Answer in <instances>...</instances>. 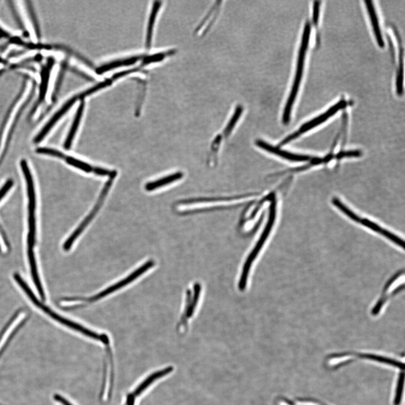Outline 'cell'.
<instances>
[{
  "mask_svg": "<svg viewBox=\"0 0 405 405\" xmlns=\"http://www.w3.org/2000/svg\"><path fill=\"white\" fill-rule=\"evenodd\" d=\"M404 274L403 269L402 270H398L397 272L389 278L388 281L385 282L383 286L381 295H380L379 299L377 301L376 304L375 305L372 310V314L373 316L377 315L380 311H381L382 307L385 303L388 301L389 299L392 297L396 296L399 294L400 292L404 290V284L398 286L396 289L394 290L391 294H388V291L389 287H391L393 283L397 280L398 278L401 275Z\"/></svg>",
  "mask_w": 405,
  "mask_h": 405,
  "instance_id": "cell-7",
  "label": "cell"
},
{
  "mask_svg": "<svg viewBox=\"0 0 405 405\" xmlns=\"http://www.w3.org/2000/svg\"><path fill=\"white\" fill-rule=\"evenodd\" d=\"M183 177V174L182 172H177L170 175L167 177L158 180L157 181L146 184L145 189L148 192L153 191V190L163 187L165 185L177 181V180L182 179Z\"/></svg>",
  "mask_w": 405,
  "mask_h": 405,
  "instance_id": "cell-14",
  "label": "cell"
},
{
  "mask_svg": "<svg viewBox=\"0 0 405 405\" xmlns=\"http://www.w3.org/2000/svg\"><path fill=\"white\" fill-rule=\"evenodd\" d=\"M155 265V262L153 260L148 261L144 264L139 267L138 269L134 271L132 274L128 277L125 278L123 280H121L118 282L115 283V284L111 285L105 290L101 291L99 294H97L90 298L87 299H79V298H71L72 299L77 301H81L86 304L94 303L97 301L103 299L105 297L113 294V292L119 291L126 285H128L130 283L133 282L134 280L138 279V277L142 275L144 273L147 272L151 268H152Z\"/></svg>",
  "mask_w": 405,
  "mask_h": 405,
  "instance_id": "cell-5",
  "label": "cell"
},
{
  "mask_svg": "<svg viewBox=\"0 0 405 405\" xmlns=\"http://www.w3.org/2000/svg\"><path fill=\"white\" fill-rule=\"evenodd\" d=\"M243 110V106L239 105L236 107L235 112L232 117V118L229 123L228 124L225 130H224V135H229L231 133L233 129L237 123V122L242 114Z\"/></svg>",
  "mask_w": 405,
  "mask_h": 405,
  "instance_id": "cell-17",
  "label": "cell"
},
{
  "mask_svg": "<svg viewBox=\"0 0 405 405\" xmlns=\"http://www.w3.org/2000/svg\"><path fill=\"white\" fill-rule=\"evenodd\" d=\"M84 110V102H82L81 104H80L79 106V109H78L74 121H73L72 126L69 132V134H68L67 138L65 141L64 146L65 149L67 150H69L71 147L73 139H74L76 132L78 130V128H79Z\"/></svg>",
  "mask_w": 405,
  "mask_h": 405,
  "instance_id": "cell-13",
  "label": "cell"
},
{
  "mask_svg": "<svg viewBox=\"0 0 405 405\" xmlns=\"http://www.w3.org/2000/svg\"><path fill=\"white\" fill-rule=\"evenodd\" d=\"M14 182L12 180H9L3 187L0 190V201L5 196L9 190L13 187Z\"/></svg>",
  "mask_w": 405,
  "mask_h": 405,
  "instance_id": "cell-21",
  "label": "cell"
},
{
  "mask_svg": "<svg viewBox=\"0 0 405 405\" xmlns=\"http://www.w3.org/2000/svg\"><path fill=\"white\" fill-rule=\"evenodd\" d=\"M320 7V2H315L314 3L313 11H312V20H313L314 25L316 28H318L319 22Z\"/></svg>",
  "mask_w": 405,
  "mask_h": 405,
  "instance_id": "cell-20",
  "label": "cell"
},
{
  "mask_svg": "<svg viewBox=\"0 0 405 405\" xmlns=\"http://www.w3.org/2000/svg\"><path fill=\"white\" fill-rule=\"evenodd\" d=\"M349 103L347 100L342 99H340L336 103L330 106L328 109H327L324 113L320 115L317 116L315 118L307 122L301 126L299 130L295 132L294 133L287 136L286 138L283 140L280 143V146L286 145L291 142V141L299 138L300 136L306 132L310 130L313 129L316 127L321 125L325 123V121L331 118V117L334 115L337 112L341 109H343L346 106H348Z\"/></svg>",
  "mask_w": 405,
  "mask_h": 405,
  "instance_id": "cell-4",
  "label": "cell"
},
{
  "mask_svg": "<svg viewBox=\"0 0 405 405\" xmlns=\"http://www.w3.org/2000/svg\"><path fill=\"white\" fill-rule=\"evenodd\" d=\"M117 174V173L115 172L109 177L108 181L106 183L104 188L102 189L98 201H97L94 208L92 209L89 215L86 217L84 220L80 224L79 226L76 229V230L72 234V235L68 238L67 240L65 242V245L63 246V249H64L65 251H68L70 250V249L76 241V239L80 237L82 233L84 231L85 228L88 226V224H89L92 221V219L95 217L97 212H98L99 209L101 208L102 203H103L104 199L107 196V194H108L109 191L112 184H113L114 182Z\"/></svg>",
  "mask_w": 405,
  "mask_h": 405,
  "instance_id": "cell-6",
  "label": "cell"
},
{
  "mask_svg": "<svg viewBox=\"0 0 405 405\" xmlns=\"http://www.w3.org/2000/svg\"><path fill=\"white\" fill-rule=\"evenodd\" d=\"M16 282L19 286L21 287L22 290L25 292V294L32 302V303L37 306L38 309L42 310L45 313L51 317L52 319L57 321L58 323L68 327V328L88 336V337L90 338L97 341H100L101 343L106 345V349H110V341L108 336L105 334H97L94 332V331L85 328L84 326L75 323L74 321L66 319L64 317L57 314L56 312L52 311V310L48 308L47 306L44 305L38 300L37 298L36 297L32 291L30 289V287H29L26 281H24L22 277L18 278Z\"/></svg>",
  "mask_w": 405,
  "mask_h": 405,
  "instance_id": "cell-2",
  "label": "cell"
},
{
  "mask_svg": "<svg viewBox=\"0 0 405 405\" xmlns=\"http://www.w3.org/2000/svg\"><path fill=\"white\" fill-rule=\"evenodd\" d=\"M54 398L56 401L60 402L62 405H73L71 403L68 401L65 398L63 397L60 394L55 395Z\"/></svg>",
  "mask_w": 405,
  "mask_h": 405,
  "instance_id": "cell-22",
  "label": "cell"
},
{
  "mask_svg": "<svg viewBox=\"0 0 405 405\" xmlns=\"http://www.w3.org/2000/svg\"><path fill=\"white\" fill-rule=\"evenodd\" d=\"M256 143L258 147L267 151V152L275 154L279 156V157L291 161H295V162H304V161L311 160L312 159V157L309 155L295 154L286 152V151L274 147V146L262 140H257Z\"/></svg>",
  "mask_w": 405,
  "mask_h": 405,
  "instance_id": "cell-9",
  "label": "cell"
},
{
  "mask_svg": "<svg viewBox=\"0 0 405 405\" xmlns=\"http://www.w3.org/2000/svg\"><path fill=\"white\" fill-rule=\"evenodd\" d=\"M219 7H220V5L218 4L216 5V6L215 5L212 7V9L210 10L206 16L205 17L203 20L197 28L196 32L197 33H199V35H202V34L207 32L210 27L212 25V24L216 20L219 11Z\"/></svg>",
  "mask_w": 405,
  "mask_h": 405,
  "instance_id": "cell-12",
  "label": "cell"
},
{
  "mask_svg": "<svg viewBox=\"0 0 405 405\" xmlns=\"http://www.w3.org/2000/svg\"><path fill=\"white\" fill-rule=\"evenodd\" d=\"M393 28L394 35L396 39L398 45V63L396 77V91L397 94L399 96H401L403 94L404 50L401 37L399 36L397 29L394 28V27H393Z\"/></svg>",
  "mask_w": 405,
  "mask_h": 405,
  "instance_id": "cell-8",
  "label": "cell"
},
{
  "mask_svg": "<svg viewBox=\"0 0 405 405\" xmlns=\"http://www.w3.org/2000/svg\"><path fill=\"white\" fill-rule=\"evenodd\" d=\"M36 152L38 154L53 156V157L63 159H65L67 157L66 155L60 152V151L47 148H37L36 150Z\"/></svg>",
  "mask_w": 405,
  "mask_h": 405,
  "instance_id": "cell-19",
  "label": "cell"
},
{
  "mask_svg": "<svg viewBox=\"0 0 405 405\" xmlns=\"http://www.w3.org/2000/svg\"><path fill=\"white\" fill-rule=\"evenodd\" d=\"M404 376V374L403 373L399 374V375L396 387V393H395V396L394 398V405H399L400 402H401L402 393L404 384L403 383Z\"/></svg>",
  "mask_w": 405,
  "mask_h": 405,
  "instance_id": "cell-18",
  "label": "cell"
},
{
  "mask_svg": "<svg viewBox=\"0 0 405 405\" xmlns=\"http://www.w3.org/2000/svg\"><path fill=\"white\" fill-rule=\"evenodd\" d=\"M65 160L68 164L72 166L84 170L87 173L93 172L96 173L97 167H93L91 165L82 162L79 159H77L72 157H66Z\"/></svg>",
  "mask_w": 405,
  "mask_h": 405,
  "instance_id": "cell-15",
  "label": "cell"
},
{
  "mask_svg": "<svg viewBox=\"0 0 405 405\" xmlns=\"http://www.w3.org/2000/svg\"><path fill=\"white\" fill-rule=\"evenodd\" d=\"M24 177L27 185L28 196V234L27 237L28 257L29 261L35 260V246L36 243V195L33 178L25 160L21 162Z\"/></svg>",
  "mask_w": 405,
  "mask_h": 405,
  "instance_id": "cell-3",
  "label": "cell"
},
{
  "mask_svg": "<svg viewBox=\"0 0 405 405\" xmlns=\"http://www.w3.org/2000/svg\"><path fill=\"white\" fill-rule=\"evenodd\" d=\"M136 398L133 394H130L127 398V401L125 405H134V402Z\"/></svg>",
  "mask_w": 405,
  "mask_h": 405,
  "instance_id": "cell-23",
  "label": "cell"
},
{
  "mask_svg": "<svg viewBox=\"0 0 405 405\" xmlns=\"http://www.w3.org/2000/svg\"><path fill=\"white\" fill-rule=\"evenodd\" d=\"M311 32L310 23L309 22H307L304 26L303 33H302L294 82H293L288 98L286 102L284 110L283 111L282 121L284 125L290 123L293 107L294 106L300 90L304 72L305 58L307 50H308Z\"/></svg>",
  "mask_w": 405,
  "mask_h": 405,
  "instance_id": "cell-1",
  "label": "cell"
},
{
  "mask_svg": "<svg viewBox=\"0 0 405 405\" xmlns=\"http://www.w3.org/2000/svg\"><path fill=\"white\" fill-rule=\"evenodd\" d=\"M159 2H157V4L154 5V8L152 10V13H151L149 25L147 30V35H146V46L149 47L152 42L153 29L154 24L155 21L156 16H157V12L159 11L160 7Z\"/></svg>",
  "mask_w": 405,
  "mask_h": 405,
  "instance_id": "cell-16",
  "label": "cell"
},
{
  "mask_svg": "<svg viewBox=\"0 0 405 405\" xmlns=\"http://www.w3.org/2000/svg\"><path fill=\"white\" fill-rule=\"evenodd\" d=\"M365 7L370 19L371 26H372L375 40L380 48H384L385 42L381 29L379 24V18L375 10L373 2L372 1H365Z\"/></svg>",
  "mask_w": 405,
  "mask_h": 405,
  "instance_id": "cell-10",
  "label": "cell"
},
{
  "mask_svg": "<svg viewBox=\"0 0 405 405\" xmlns=\"http://www.w3.org/2000/svg\"><path fill=\"white\" fill-rule=\"evenodd\" d=\"M77 99V97H75V98H73L70 101H68V103L66 104L62 109L59 111V112H57V113L52 117L51 120L48 122V124L45 127H44V128L42 130L40 133H39L36 136L35 140H34V142L35 143H40L41 141H42L44 138H45L47 134L49 133V131L53 128V126L56 124L57 121L60 120L61 117L71 108V107L73 104H74Z\"/></svg>",
  "mask_w": 405,
  "mask_h": 405,
  "instance_id": "cell-11",
  "label": "cell"
}]
</instances>
